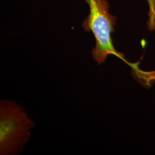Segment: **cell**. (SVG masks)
Returning a JSON list of instances; mask_svg holds the SVG:
<instances>
[{"instance_id": "cell-1", "label": "cell", "mask_w": 155, "mask_h": 155, "mask_svg": "<svg viewBox=\"0 0 155 155\" xmlns=\"http://www.w3.org/2000/svg\"><path fill=\"white\" fill-rule=\"evenodd\" d=\"M88 4L90 13L83 21L82 28L86 32H91L95 39V45L91 55L98 65L103 64L107 56L114 55L130 64L124 54L117 51L113 45L111 34L114 32L117 17L109 12V4L106 0H85Z\"/></svg>"}, {"instance_id": "cell-2", "label": "cell", "mask_w": 155, "mask_h": 155, "mask_svg": "<svg viewBox=\"0 0 155 155\" xmlns=\"http://www.w3.org/2000/svg\"><path fill=\"white\" fill-rule=\"evenodd\" d=\"M35 124L22 106L9 100L0 102V155H16L30 140Z\"/></svg>"}, {"instance_id": "cell-3", "label": "cell", "mask_w": 155, "mask_h": 155, "mask_svg": "<svg viewBox=\"0 0 155 155\" xmlns=\"http://www.w3.org/2000/svg\"><path fill=\"white\" fill-rule=\"evenodd\" d=\"M149 5V20L147 22L150 31H155V0H147Z\"/></svg>"}]
</instances>
